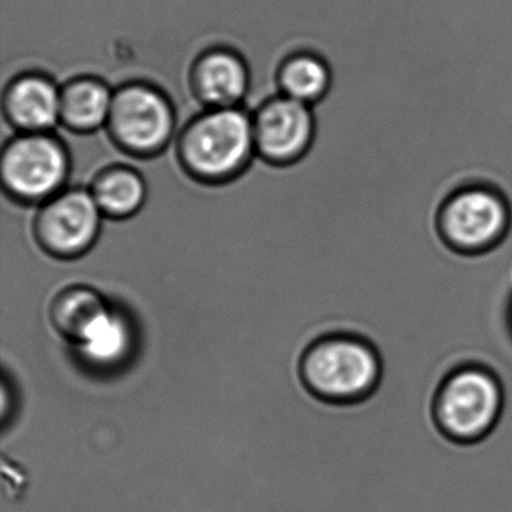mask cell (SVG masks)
<instances>
[{"label":"cell","mask_w":512,"mask_h":512,"mask_svg":"<svg viewBox=\"0 0 512 512\" xmlns=\"http://www.w3.org/2000/svg\"><path fill=\"white\" fill-rule=\"evenodd\" d=\"M379 352L353 335H326L302 355L299 373L305 388L328 403H355L373 394L382 379Z\"/></svg>","instance_id":"1"},{"label":"cell","mask_w":512,"mask_h":512,"mask_svg":"<svg viewBox=\"0 0 512 512\" xmlns=\"http://www.w3.org/2000/svg\"><path fill=\"white\" fill-rule=\"evenodd\" d=\"M505 409V389L491 371L466 365L446 374L433 398V418L440 433L460 445L493 433Z\"/></svg>","instance_id":"2"},{"label":"cell","mask_w":512,"mask_h":512,"mask_svg":"<svg viewBox=\"0 0 512 512\" xmlns=\"http://www.w3.org/2000/svg\"><path fill=\"white\" fill-rule=\"evenodd\" d=\"M254 149L253 119L238 107L203 113L188 125L181 143L185 166L205 181H223L238 175Z\"/></svg>","instance_id":"3"},{"label":"cell","mask_w":512,"mask_h":512,"mask_svg":"<svg viewBox=\"0 0 512 512\" xmlns=\"http://www.w3.org/2000/svg\"><path fill=\"white\" fill-rule=\"evenodd\" d=\"M505 194L490 185H469L452 193L440 208L437 229L455 253L481 254L499 247L511 229Z\"/></svg>","instance_id":"4"},{"label":"cell","mask_w":512,"mask_h":512,"mask_svg":"<svg viewBox=\"0 0 512 512\" xmlns=\"http://www.w3.org/2000/svg\"><path fill=\"white\" fill-rule=\"evenodd\" d=\"M67 175V152L47 133H25L5 148L2 179L11 196L22 202H47L61 190Z\"/></svg>","instance_id":"5"},{"label":"cell","mask_w":512,"mask_h":512,"mask_svg":"<svg viewBox=\"0 0 512 512\" xmlns=\"http://www.w3.org/2000/svg\"><path fill=\"white\" fill-rule=\"evenodd\" d=\"M103 212L91 191L68 190L47 200L35 220L38 244L50 256L76 259L88 253L100 235Z\"/></svg>","instance_id":"6"},{"label":"cell","mask_w":512,"mask_h":512,"mask_svg":"<svg viewBox=\"0 0 512 512\" xmlns=\"http://www.w3.org/2000/svg\"><path fill=\"white\" fill-rule=\"evenodd\" d=\"M107 124L116 142L128 151L155 154L172 136L175 113L160 92L145 85H130L116 92Z\"/></svg>","instance_id":"7"},{"label":"cell","mask_w":512,"mask_h":512,"mask_svg":"<svg viewBox=\"0 0 512 512\" xmlns=\"http://www.w3.org/2000/svg\"><path fill=\"white\" fill-rule=\"evenodd\" d=\"M256 149L272 163H293L313 148L317 119L313 107L283 97L268 101L253 119Z\"/></svg>","instance_id":"8"},{"label":"cell","mask_w":512,"mask_h":512,"mask_svg":"<svg viewBox=\"0 0 512 512\" xmlns=\"http://www.w3.org/2000/svg\"><path fill=\"white\" fill-rule=\"evenodd\" d=\"M62 89L43 76H22L8 86L5 112L25 133H49L61 122Z\"/></svg>","instance_id":"9"},{"label":"cell","mask_w":512,"mask_h":512,"mask_svg":"<svg viewBox=\"0 0 512 512\" xmlns=\"http://www.w3.org/2000/svg\"><path fill=\"white\" fill-rule=\"evenodd\" d=\"M197 95L211 109L236 107L248 88V70L239 56L215 50L197 62L193 76Z\"/></svg>","instance_id":"10"},{"label":"cell","mask_w":512,"mask_h":512,"mask_svg":"<svg viewBox=\"0 0 512 512\" xmlns=\"http://www.w3.org/2000/svg\"><path fill=\"white\" fill-rule=\"evenodd\" d=\"M110 313L112 308L97 290L71 286L53 299L50 320L62 337L80 346Z\"/></svg>","instance_id":"11"},{"label":"cell","mask_w":512,"mask_h":512,"mask_svg":"<svg viewBox=\"0 0 512 512\" xmlns=\"http://www.w3.org/2000/svg\"><path fill=\"white\" fill-rule=\"evenodd\" d=\"M115 94L97 79H79L62 89L61 122L74 131H94L109 122Z\"/></svg>","instance_id":"12"},{"label":"cell","mask_w":512,"mask_h":512,"mask_svg":"<svg viewBox=\"0 0 512 512\" xmlns=\"http://www.w3.org/2000/svg\"><path fill=\"white\" fill-rule=\"evenodd\" d=\"M334 71L319 53L302 52L290 56L280 70V85L286 97L316 107L332 89Z\"/></svg>","instance_id":"13"},{"label":"cell","mask_w":512,"mask_h":512,"mask_svg":"<svg viewBox=\"0 0 512 512\" xmlns=\"http://www.w3.org/2000/svg\"><path fill=\"white\" fill-rule=\"evenodd\" d=\"M91 193L103 215L124 220L142 208L146 200V185L136 170L115 167L98 176Z\"/></svg>","instance_id":"14"},{"label":"cell","mask_w":512,"mask_h":512,"mask_svg":"<svg viewBox=\"0 0 512 512\" xmlns=\"http://www.w3.org/2000/svg\"><path fill=\"white\" fill-rule=\"evenodd\" d=\"M77 349L89 365L97 368L116 367L127 359L133 349L130 323L121 313L112 310Z\"/></svg>","instance_id":"15"}]
</instances>
